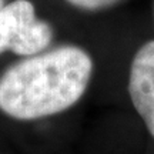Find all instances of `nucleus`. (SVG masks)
Listing matches in <instances>:
<instances>
[{
	"instance_id": "obj_1",
	"label": "nucleus",
	"mask_w": 154,
	"mask_h": 154,
	"mask_svg": "<svg viewBox=\"0 0 154 154\" xmlns=\"http://www.w3.org/2000/svg\"><path fill=\"white\" fill-rule=\"evenodd\" d=\"M93 60L66 44L30 56L0 76V111L16 120H37L66 111L86 93Z\"/></svg>"
},
{
	"instance_id": "obj_2",
	"label": "nucleus",
	"mask_w": 154,
	"mask_h": 154,
	"mask_svg": "<svg viewBox=\"0 0 154 154\" xmlns=\"http://www.w3.org/2000/svg\"><path fill=\"white\" fill-rule=\"evenodd\" d=\"M53 29L37 19L32 2L14 0L0 10V54L36 56L49 47Z\"/></svg>"
},
{
	"instance_id": "obj_3",
	"label": "nucleus",
	"mask_w": 154,
	"mask_h": 154,
	"mask_svg": "<svg viewBox=\"0 0 154 154\" xmlns=\"http://www.w3.org/2000/svg\"><path fill=\"white\" fill-rule=\"evenodd\" d=\"M128 94L154 138V40L144 43L130 66Z\"/></svg>"
},
{
	"instance_id": "obj_4",
	"label": "nucleus",
	"mask_w": 154,
	"mask_h": 154,
	"mask_svg": "<svg viewBox=\"0 0 154 154\" xmlns=\"http://www.w3.org/2000/svg\"><path fill=\"white\" fill-rule=\"evenodd\" d=\"M72 6L87 11H97L103 9H109L111 6L120 3L121 0H66Z\"/></svg>"
},
{
	"instance_id": "obj_5",
	"label": "nucleus",
	"mask_w": 154,
	"mask_h": 154,
	"mask_svg": "<svg viewBox=\"0 0 154 154\" xmlns=\"http://www.w3.org/2000/svg\"><path fill=\"white\" fill-rule=\"evenodd\" d=\"M5 0H0V10H2V9H3V7H5Z\"/></svg>"
}]
</instances>
